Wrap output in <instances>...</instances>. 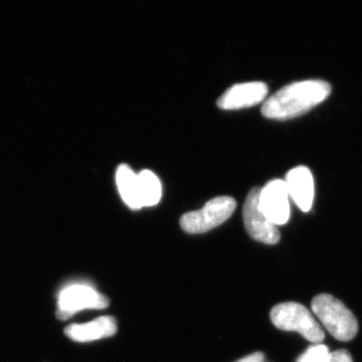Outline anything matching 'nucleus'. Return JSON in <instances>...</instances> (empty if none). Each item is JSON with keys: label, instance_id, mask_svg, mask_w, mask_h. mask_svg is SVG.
Segmentation results:
<instances>
[{"label": "nucleus", "instance_id": "nucleus-1", "mask_svg": "<svg viewBox=\"0 0 362 362\" xmlns=\"http://www.w3.org/2000/svg\"><path fill=\"white\" fill-rule=\"evenodd\" d=\"M330 93L331 85L325 81L307 80L292 83L266 100L262 107V114L274 120L296 118L322 103Z\"/></svg>", "mask_w": 362, "mask_h": 362}, {"label": "nucleus", "instance_id": "nucleus-2", "mask_svg": "<svg viewBox=\"0 0 362 362\" xmlns=\"http://www.w3.org/2000/svg\"><path fill=\"white\" fill-rule=\"evenodd\" d=\"M312 310L325 329L339 341H349L356 337L358 323L356 316L337 298L329 294L317 295L312 300Z\"/></svg>", "mask_w": 362, "mask_h": 362}, {"label": "nucleus", "instance_id": "nucleus-3", "mask_svg": "<svg viewBox=\"0 0 362 362\" xmlns=\"http://www.w3.org/2000/svg\"><path fill=\"white\" fill-rule=\"evenodd\" d=\"M272 323L284 331H294L312 343L322 342L325 334L311 312L299 303L287 302L276 305L271 310Z\"/></svg>", "mask_w": 362, "mask_h": 362}, {"label": "nucleus", "instance_id": "nucleus-4", "mask_svg": "<svg viewBox=\"0 0 362 362\" xmlns=\"http://www.w3.org/2000/svg\"><path fill=\"white\" fill-rule=\"evenodd\" d=\"M237 202L230 197H218L211 199L197 211L183 214L180 226L188 233H204L221 226L232 216Z\"/></svg>", "mask_w": 362, "mask_h": 362}, {"label": "nucleus", "instance_id": "nucleus-5", "mask_svg": "<svg viewBox=\"0 0 362 362\" xmlns=\"http://www.w3.org/2000/svg\"><path fill=\"white\" fill-rule=\"evenodd\" d=\"M109 305V299L101 293L88 286L76 285L66 288L59 295L57 317L65 321L85 309H104Z\"/></svg>", "mask_w": 362, "mask_h": 362}, {"label": "nucleus", "instance_id": "nucleus-6", "mask_svg": "<svg viewBox=\"0 0 362 362\" xmlns=\"http://www.w3.org/2000/svg\"><path fill=\"white\" fill-rule=\"evenodd\" d=\"M259 192L261 188L254 187L247 194L243 209L245 226L252 240L266 245H276L280 240V232L259 209Z\"/></svg>", "mask_w": 362, "mask_h": 362}, {"label": "nucleus", "instance_id": "nucleus-7", "mask_svg": "<svg viewBox=\"0 0 362 362\" xmlns=\"http://www.w3.org/2000/svg\"><path fill=\"white\" fill-rule=\"evenodd\" d=\"M259 207L264 216L276 226L288 223L291 214L290 195L285 180H274L261 188Z\"/></svg>", "mask_w": 362, "mask_h": 362}, {"label": "nucleus", "instance_id": "nucleus-8", "mask_svg": "<svg viewBox=\"0 0 362 362\" xmlns=\"http://www.w3.org/2000/svg\"><path fill=\"white\" fill-rule=\"evenodd\" d=\"M268 95V86L263 82L233 85L221 95L218 106L223 110H240L261 103Z\"/></svg>", "mask_w": 362, "mask_h": 362}, {"label": "nucleus", "instance_id": "nucleus-9", "mask_svg": "<svg viewBox=\"0 0 362 362\" xmlns=\"http://www.w3.org/2000/svg\"><path fill=\"white\" fill-rule=\"evenodd\" d=\"M286 185L292 201L304 213H308L315 197V183L310 169L306 166L292 168L286 175Z\"/></svg>", "mask_w": 362, "mask_h": 362}, {"label": "nucleus", "instance_id": "nucleus-10", "mask_svg": "<svg viewBox=\"0 0 362 362\" xmlns=\"http://www.w3.org/2000/svg\"><path fill=\"white\" fill-rule=\"evenodd\" d=\"M117 321L112 316H101L90 322L71 324L64 332L71 340L76 342H90L116 334Z\"/></svg>", "mask_w": 362, "mask_h": 362}, {"label": "nucleus", "instance_id": "nucleus-11", "mask_svg": "<svg viewBox=\"0 0 362 362\" xmlns=\"http://www.w3.org/2000/svg\"><path fill=\"white\" fill-rule=\"evenodd\" d=\"M116 182L123 202L130 209H142L138 175H136L129 166L126 164L118 166L116 171Z\"/></svg>", "mask_w": 362, "mask_h": 362}, {"label": "nucleus", "instance_id": "nucleus-12", "mask_svg": "<svg viewBox=\"0 0 362 362\" xmlns=\"http://www.w3.org/2000/svg\"><path fill=\"white\" fill-rule=\"evenodd\" d=\"M138 180L142 206H156L162 197V185L156 173L145 169L138 175Z\"/></svg>", "mask_w": 362, "mask_h": 362}, {"label": "nucleus", "instance_id": "nucleus-13", "mask_svg": "<svg viewBox=\"0 0 362 362\" xmlns=\"http://www.w3.org/2000/svg\"><path fill=\"white\" fill-rule=\"evenodd\" d=\"M331 352L326 345L314 344L309 347L306 351L298 358L297 362H328Z\"/></svg>", "mask_w": 362, "mask_h": 362}, {"label": "nucleus", "instance_id": "nucleus-14", "mask_svg": "<svg viewBox=\"0 0 362 362\" xmlns=\"http://www.w3.org/2000/svg\"><path fill=\"white\" fill-rule=\"evenodd\" d=\"M328 362H352V357L347 350L339 349L331 352L330 359Z\"/></svg>", "mask_w": 362, "mask_h": 362}, {"label": "nucleus", "instance_id": "nucleus-15", "mask_svg": "<svg viewBox=\"0 0 362 362\" xmlns=\"http://www.w3.org/2000/svg\"><path fill=\"white\" fill-rule=\"evenodd\" d=\"M237 362H266L265 356L261 352H255V354H250L244 358L240 359Z\"/></svg>", "mask_w": 362, "mask_h": 362}]
</instances>
